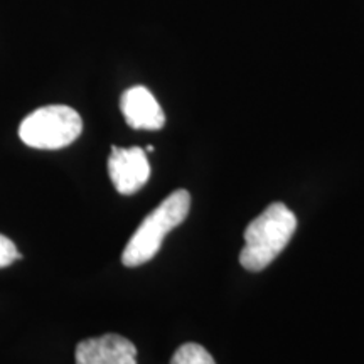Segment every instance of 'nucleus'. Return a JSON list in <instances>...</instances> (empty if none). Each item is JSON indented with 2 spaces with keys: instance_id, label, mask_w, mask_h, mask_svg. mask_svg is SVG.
Instances as JSON below:
<instances>
[{
  "instance_id": "obj_5",
  "label": "nucleus",
  "mask_w": 364,
  "mask_h": 364,
  "mask_svg": "<svg viewBox=\"0 0 364 364\" xmlns=\"http://www.w3.org/2000/svg\"><path fill=\"white\" fill-rule=\"evenodd\" d=\"M76 364H136V348L118 334L85 339L76 346Z\"/></svg>"
},
{
  "instance_id": "obj_2",
  "label": "nucleus",
  "mask_w": 364,
  "mask_h": 364,
  "mask_svg": "<svg viewBox=\"0 0 364 364\" xmlns=\"http://www.w3.org/2000/svg\"><path fill=\"white\" fill-rule=\"evenodd\" d=\"M191 208V196L186 189H177L136 228L122 253L125 267H140L156 257L169 231L184 223Z\"/></svg>"
},
{
  "instance_id": "obj_3",
  "label": "nucleus",
  "mask_w": 364,
  "mask_h": 364,
  "mask_svg": "<svg viewBox=\"0 0 364 364\" xmlns=\"http://www.w3.org/2000/svg\"><path fill=\"white\" fill-rule=\"evenodd\" d=\"M83 132L80 113L66 105H49L27 115L19 127V136L27 147L58 150L75 142Z\"/></svg>"
},
{
  "instance_id": "obj_6",
  "label": "nucleus",
  "mask_w": 364,
  "mask_h": 364,
  "mask_svg": "<svg viewBox=\"0 0 364 364\" xmlns=\"http://www.w3.org/2000/svg\"><path fill=\"white\" fill-rule=\"evenodd\" d=\"M120 108L127 124L135 130H161L166 124L161 105L145 86H132L122 95Z\"/></svg>"
},
{
  "instance_id": "obj_7",
  "label": "nucleus",
  "mask_w": 364,
  "mask_h": 364,
  "mask_svg": "<svg viewBox=\"0 0 364 364\" xmlns=\"http://www.w3.org/2000/svg\"><path fill=\"white\" fill-rule=\"evenodd\" d=\"M171 364H216L211 354L201 344L188 343L182 344L174 353Z\"/></svg>"
},
{
  "instance_id": "obj_4",
  "label": "nucleus",
  "mask_w": 364,
  "mask_h": 364,
  "mask_svg": "<svg viewBox=\"0 0 364 364\" xmlns=\"http://www.w3.org/2000/svg\"><path fill=\"white\" fill-rule=\"evenodd\" d=\"M108 174L120 194H134L145 186L150 177L147 154L140 147L118 149L112 147L108 159Z\"/></svg>"
},
{
  "instance_id": "obj_8",
  "label": "nucleus",
  "mask_w": 364,
  "mask_h": 364,
  "mask_svg": "<svg viewBox=\"0 0 364 364\" xmlns=\"http://www.w3.org/2000/svg\"><path fill=\"white\" fill-rule=\"evenodd\" d=\"M22 255L17 252V247L7 236L0 235V268L12 265L16 260H21Z\"/></svg>"
},
{
  "instance_id": "obj_1",
  "label": "nucleus",
  "mask_w": 364,
  "mask_h": 364,
  "mask_svg": "<svg viewBox=\"0 0 364 364\" xmlns=\"http://www.w3.org/2000/svg\"><path fill=\"white\" fill-rule=\"evenodd\" d=\"M297 228V218L285 204L272 203L245 230V247L240 253L241 267L262 272L284 252Z\"/></svg>"
}]
</instances>
